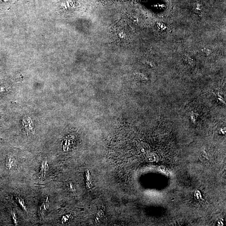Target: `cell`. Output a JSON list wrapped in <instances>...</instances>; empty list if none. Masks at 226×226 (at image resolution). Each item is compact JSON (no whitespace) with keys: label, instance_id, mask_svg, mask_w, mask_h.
<instances>
[{"label":"cell","instance_id":"cell-1","mask_svg":"<svg viewBox=\"0 0 226 226\" xmlns=\"http://www.w3.org/2000/svg\"><path fill=\"white\" fill-rule=\"evenodd\" d=\"M49 207V198L47 197L41 202L39 210V215L40 219L44 218L46 213Z\"/></svg>","mask_w":226,"mask_h":226},{"label":"cell","instance_id":"cell-3","mask_svg":"<svg viewBox=\"0 0 226 226\" xmlns=\"http://www.w3.org/2000/svg\"><path fill=\"white\" fill-rule=\"evenodd\" d=\"M6 165L10 170L15 168L17 166L16 160L13 157L8 156L6 159Z\"/></svg>","mask_w":226,"mask_h":226},{"label":"cell","instance_id":"cell-5","mask_svg":"<svg viewBox=\"0 0 226 226\" xmlns=\"http://www.w3.org/2000/svg\"><path fill=\"white\" fill-rule=\"evenodd\" d=\"M12 215L14 223L16 225H17L18 224V217H17L16 214V213L14 211H12Z\"/></svg>","mask_w":226,"mask_h":226},{"label":"cell","instance_id":"cell-6","mask_svg":"<svg viewBox=\"0 0 226 226\" xmlns=\"http://www.w3.org/2000/svg\"><path fill=\"white\" fill-rule=\"evenodd\" d=\"M67 187H68V189L69 190L73 191L74 190V187H73V184L71 183V182L68 183Z\"/></svg>","mask_w":226,"mask_h":226},{"label":"cell","instance_id":"cell-4","mask_svg":"<svg viewBox=\"0 0 226 226\" xmlns=\"http://www.w3.org/2000/svg\"><path fill=\"white\" fill-rule=\"evenodd\" d=\"M16 201L19 204L21 207L22 208L23 210L26 212H27V206H26V203L25 202L24 199L20 196L16 197Z\"/></svg>","mask_w":226,"mask_h":226},{"label":"cell","instance_id":"cell-2","mask_svg":"<svg viewBox=\"0 0 226 226\" xmlns=\"http://www.w3.org/2000/svg\"><path fill=\"white\" fill-rule=\"evenodd\" d=\"M49 164L47 160H44L41 164L40 171L38 174V177L39 178L45 177L49 170Z\"/></svg>","mask_w":226,"mask_h":226}]
</instances>
